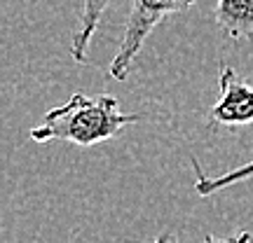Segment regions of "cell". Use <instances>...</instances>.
<instances>
[{
  "label": "cell",
  "instance_id": "cell-3",
  "mask_svg": "<svg viewBox=\"0 0 253 243\" xmlns=\"http://www.w3.org/2000/svg\"><path fill=\"white\" fill-rule=\"evenodd\" d=\"M211 124L244 126L253 124V87L242 80L232 66L223 63L218 75V101L211 108Z\"/></svg>",
  "mask_w": 253,
  "mask_h": 243
},
{
  "label": "cell",
  "instance_id": "cell-2",
  "mask_svg": "<svg viewBox=\"0 0 253 243\" xmlns=\"http://www.w3.org/2000/svg\"><path fill=\"white\" fill-rule=\"evenodd\" d=\"M192 5H195V0H131V9H129L125 31H122L118 54L113 56L108 68L110 77L125 82L129 70H131L134 59L143 49L145 40L157 28V24H162L171 14L185 12Z\"/></svg>",
  "mask_w": 253,
  "mask_h": 243
},
{
  "label": "cell",
  "instance_id": "cell-8",
  "mask_svg": "<svg viewBox=\"0 0 253 243\" xmlns=\"http://www.w3.org/2000/svg\"><path fill=\"white\" fill-rule=\"evenodd\" d=\"M153 243H176V236L173 234H162V236H157Z\"/></svg>",
  "mask_w": 253,
  "mask_h": 243
},
{
  "label": "cell",
  "instance_id": "cell-1",
  "mask_svg": "<svg viewBox=\"0 0 253 243\" xmlns=\"http://www.w3.org/2000/svg\"><path fill=\"white\" fill-rule=\"evenodd\" d=\"M143 115H126L120 110L115 96L87 99L84 94H73L68 103L47 110L42 122L31 129V140H66L78 147H94L113 140L129 124H138Z\"/></svg>",
  "mask_w": 253,
  "mask_h": 243
},
{
  "label": "cell",
  "instance_id": "cell-4",
  "mask_svg": "<svg viewBox=\"0 0 253 243\" xmlns=\"http://www.w3.org/2000/svg\"><path fill=\"white\" fill-rule=\"evenodd\" d=\"M213 19L232 40L253 37V0H218Z\"/></svg>",
  "mask_w": 253,
  "mask_h": 243
},
{
  "label": "cell",
  "instance_id": "cell-7",
  "mask_svg": "<svg viewBox=\"0 0 253 243\" xmlns=\"http://www.w3.org/2000/svg\"><path fill=\"white\" fill-rule=\"evenodd\" d=\"M202 243H253L251 232H237L235 236H227V239H220V236H207Z\"/></svg>",
  "mask_w": 253,
  "mask_h": 243
},
{
  "label": "cell",
  "instance_id": "cell-6",
  "mask_svg": "<svg viewBox=\"0 0 253 243\" xmlns=\"http://www.w3.org/2000/svg\"><path fill=\"white\" fill-rule=\"evenodd\" d=\"M190 164H192L195 175H197L195 192H197L199 197H211V194H216L220 189L232 187L237 182H244V180H249V178H253V162L244 164V166H237V169H230V171H225L223 175H213V178L202 171V166H199V162L195 157L190 159Z\"/></svg>",
  "mask_w": 253,
  "mask_h": 243
},
{
  "label": "cell",
  "instance_id": "cell-5",
  "mask_svg": "<svg viewBox=\"0 0 253 243\" xmlns=\"http://www.w3.org/2000/svg\"><path fill=\"white\" fill-rule=\"evenodd\" d=\"M108 5H110V0H82L78 28L73 33V42H71V56L78 63H87L89 42H91V37H94V33H96V28H99Z\"/></svg>",
  "mask_w": 253,
  "mask_h": 243
}]
</instances>
